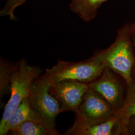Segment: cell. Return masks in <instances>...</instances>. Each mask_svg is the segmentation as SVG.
<instances>
[{"label":"cell","instance_id":"1","mask_svg":"<svg viewBox=\"0 0 135 135\" xmlns=\"http://www.w3.org/2000/svg\"><path fill=\"white\" fill-rule=\"evenodd\" d=\"M134 47L130 24L127 23L118 29L115 41L108 48L97 50L92 56L119 75L127 85L134 80Z\"/></svg>","mask_w":135,"mask_h":135},{"label":"cell","instance_id":"2","mask_svg":"<svg viewBox=\"0 0 135 135\" xmlns=\"http://www.w3.org/2000/svg\"><path fill=\"white\" fill-rule=\"evenodd\" d=\"M51 85L44 74L33 83L28 98L37 122L43 126L50 135H58L56 119L63 111L60 103L50 93Z\"/></svg>","mask_w":135,"mask_h":135},{"label":"cell","instance_id":"3","mask_svg":"<svg viewBox=\"0 0 135 135\" xmlns=\"http://www.w3.org/2000/svg\"><path fill=\"white\" fill-rule=\"evenodd\" d=\"M41 68L30 65L24 59L19 61V65L12 74L10 80L11 96L5 105L0 122V132L3 130L10 116L20 103L29 97L33 83L41 77Z\"/></svg>","mask_w":135,"mask_h":135},{"label":"cell","instance_id":"4","mask_svg":"<svg viewBox=\"0 0 135 135\" xmlns=\"http://www.w3.org/2000/svg\"><path fill=\"white\" fill-rule=\"evenodd\" d=\"M106 66L92 56L78 62L59 60L51 69H47L44 75L51 83L64 80H73L89 84L99 77Z\"/></svg>","mask_w":135,"mask_h":135},{"label":"cell","instance_id":"5","mask_svg":"<svg viewBox=\"0 0 135 135\" xmlns=\"http://www.w3.org/2000/svg\"><path fill=\"white\" fill-rule=\"evenodd\" d=\"M75 113L76 119L70 130L100 124L114 115L110 103L100 93L90 88Z\"/></svg>","mask_w":135,"mask_h":135},{"label":"cell","instance_id":"6","mask_svg":"<svg viewBox=\"0 0 135 135\" xmlns=\"http://www.w3.org/2000/svg\"><path fill=\"white\" fill-rule=\"evenodd\" d=\"M120 78L110 68L106 67L99 77L88 84L89 88L100 93L110 103L114 113L122 106L125 96Z\"/></svg>","mask_w":135,"mask_h":135},{"label":"cell","instance_id":"7","mask_svg":"<svg viewBox=\"0 0 135 135\" xmlns=\"http://www.w3.org/2000/svg\"><path fill=\"white\" fill-rule=\"evenodd\" d=\"M89 88L87 83L64 80L51 83L50 93L60 103L63 112L70 111L76 113Z\"/></svg>","mask_w":135,"mask_h":135},{"label":"cell","instance_id":"8","mask_svg":"<svg viewBox=\"0 0 135 135\" xmlns=\"http://www.w3.org/2000/svg\"><path fill=\"white\" fill-rule=\"evenodd\" d=\"M114 116L117 119L115 135H129L130 122L135 116V80L127 85L123 104Z\"/></svg>","mask_w":135,"mask_h":135},{"label":"cell","instance_id":"9","mask_svg":"<svg viewBox=\"0 0 135 135\" xmlns=\"http://www.w3.org/2000/svg\"><path fill=\"white\" fill-rule=\"evenodd\" d=\"M28 121L37 122L34 113L32 110L28 97L25 98L10 116L0 135L8 134L11 131Z\"/></svg>","mask_w":135,"mask_h":135},{"label":"cell","instance_id":"10","mask_svg":"<svg viewBox=\"0 0 135 135\" xmlns=\"http://www.w3.org/2000/svg\"><path fill=\"white\" fill-rule=\"evenodd\" d=\"M108 0H71L69 6L84 22L92 21L96 17L98 11L102 5Z\"/></svg>","mask_w":135,"mask_h":135},{"label":"cell","instance_id":"11","mask_svg":"<svg viewBox=\"0 0 135 135\" xmlns=\"http://www.w3.org/2000/svg\"><path fill=\"white\" fill-rule=\"evenodd\" d=\"M117 119L114 115L111 119L100 124L68 130L65 135H115Z\"/></svg>","mask_w":135,"mask_h":135},{"label":"cell","instance_id":"12","mask_svg":"<svg viewBox=\"0 0 135 135\" xmlns=\"http://www.w3.org/2000/svg\"><path fill=\"white\" fill-rule=\"evenodd\" d=\"M19 65V62H12L3 58L0 60V98L10 92V80Z\"/></svg>","mask_w":135,"mask_h":135},{"label":"cell","instance_id":"13","mask_svg":"<svg viewBox=\"0 0 135 135\" xmlns=\"http://www.w3.org/2000/svg\"><path fill=\"white\" fill-rule=\"evenodd\" d=\"M10 133L14 135H50L48 131L43 126L32 121L25 122Z\"/></svg>","mask_w":135,"mask_h":135},{"label":"cell","instance_id":"14","mask_svg":"<svg viewBox=\"0 0 135 135\" xmlns=\"http://www.w3.org/2000/svg\"><path fill=\"white\" fill-rule=\"evenodd\" d=\"M28 0H7L4 7L0 11V16H9L12 21H16L15 11L20 6L24 5Z\"/></svg>","mask_w":135,"mask_h":135},{"label":"cell","instance_id":"15","mask_svg":"<svg viewBox=\"0 0 135 135\" xmlns=\"http://www.w3.org/2000/svg\"><path fill=\"white\" fill-rule=\"evenodd\" d=\"M130 31L132 38L133 40L135 46V22H134L130 24ZM132 76L134 79L135 80V64L133 70V73H132Z\"/></svg>","mask_w":135,"mask_h":135},{"label":"cell","instance_id":"16","mask_svg":"<svg viewBox=\"0 0 135 135\" xmlns=\"http://www.w3.org/2000/svg\"><path fill=\"white\" fill-rule=\"evenodd\" d=\"M129 135H135V116L133 117L129 124Z\"/></svg>","mask_w":135,"mask_h":135}]
</instances>
